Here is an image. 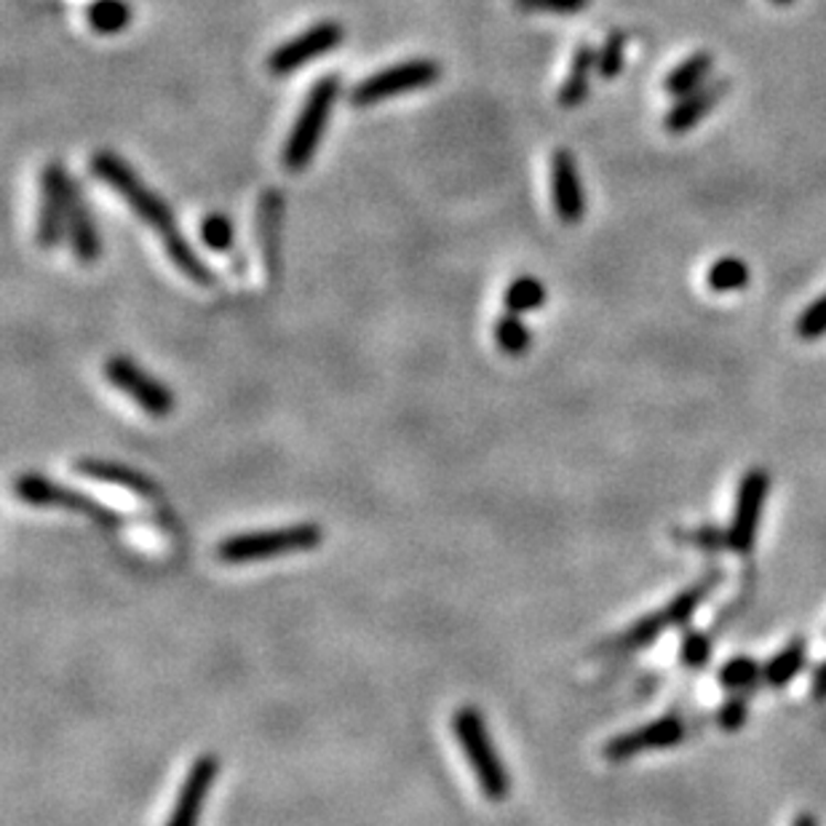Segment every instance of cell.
Here are the masks:
<instances>
[{"instance_id":"obj_22","label":"cell","mask_w":826,"mask_h":826,"mask_svg":"<svg viewBox=\"0 0 826 826\" xmlns=\"http://www.w3.org/2000/svg\"><path fill=\"white\" fill-rule=\"evenodd\" d=\"M805 658H808V651H805V642H792L786 645L784 651H779L762 666V679H765L771 687H786L803 672Z\"/></svg>"},{"instance_id":"obj_9","label":"cell","mask_w":826,"mask_h":826,"mask_svg":"<svg viewBox=\"0 0 826 826\" xmlns=\"http://www.w3.org/2000/svg\"><path fill=\"white\" fill-rule=\"evenodd\" d=\"M343 41H345L343 24L326 19V22L313 24V28H308L305 33L289 37V41L281 43L279 49H273L268 56V71L273 75H289V73L300 71V67L311 65L317 56L334 52V49H337Z\"/></svg>"},{"instance_id":"obj_12","label":"cell","mask_w":826,"mask_h":826,"mask_svg":"<svg viewBox=\"0 0 826 826\" xmlns=\"http://www.w3.org/2000/svg\"><path fill=\"white\" fill-rule=\"evenodd\" d=\"M548 185H551V204L565 225H578L586 217V191L580 180L576 155L559 148L548 161Z\"/></svg>"},{"instance_id":"obj_18","label":"cell","mask_w":826,"mask_h":826,"mask_svg":"<svg viewBox=\"0 0 826 826\" xmlns=\"http://www.w3.org/2000/svg\"><path fill=\"white\" fill-rule=\"evenodd\" d=\"M75 474L94 479V482L116 484V487L126 490V493H135L140 497L159 495L153 479H148L144 474H140V471L129 469V465H121V463H107V460L86 458V460H78V463H75Z\"/></svg>"},{"instance_id":"obj_34","label":"cell","mask_w":826,"mask_h":826,"mask_svg":"<svg viewBox=\"0 0 826 826\" xmlns=\"http://www.w3.org/2000/svg\"><path fill=\"white\" fill-rule=\"evenodd\" d=\"M792 826H818V824H816V818L808 816V813H803V816L794 818V824H792Z\"/></svg>"},{"instance_id":"obj_15","label":"cell","mask_w":826,"mask_h":826,"mask_svg":"<svg viewBox=\"0 0 826 826\" xmlns=\"http://www.w3.org/2000/svg\"><path fill=\"white\" fill-rule=\"evenodd\" d=\"M281 228H283V193L279 187H265L257 199V242H260L262 265L268 281L276 283L281 276Z\"/></svg>"},{"instance_id":"obj_32","label":"cell","mask_w":826,"mask_h":826,"mask_svg":"<svg viewBox=\"0 0 826 826\" xmlns=\"http://www.w3.org/2000/svg\"><path fill=\"white\" fill-rule=\"evenodd\" d=\"M747 720H749V706L743 698H730V701H725L720 706V711H717V725H720L722 730H728V733L741 730L743 725H747Z\"/></svg>"},{"instance_id":"obj_1","label":"cell","mask_w":826,"mask_h":826,"mask_svg":"<svg viewBox=\"0 0 826 826\" xmlns=\"http://www.w3.org/2000/svg\"><path fill=\"white\" fill-rule=\"evenodd\" d=\"M92 174L97 176L99 182H105L110 191L121 195L126 204H129V210L135 212L148 228L159 233L163 249H167V257L174 262V268L180 270L185 279L199 283V287H212V283L217 281L214 270L195 255L191 244H187V238L182 236L172 206H169L153 187L144 185L140 174H137L121 155L110 153V150L94 153Z\"/></svg>"},{"instance_id":"obj_13","label":"cell","mask_w":826,"mask_h":826,"mask_svg":"<svg viewBox=\"0 0 826 826\" xmlns=\"http://www.w3.org/2000/svg\"><path fill=\"white\" fill-rule=\"evenodd\" d=\"M706 591H709V583H701V586H696V589L683 591V594H679L677 599H672L664 610H658V613L636 621L634 626L629 629L621 640H618V647H623V651L647 647V645H653V642L661 636V632H666V629L683 626V623L690 621V615L696 613V608L701 604Z\"/></svg>"},{"instance_id":"obj_21","label":"cell","mask_w":826,"mask_h":826,"mask_svg":"<svg viewBox=\"0 0 826 826\" xmlns=\"http://www.w3.org/2000/svg\"><path fill=\"white\" fill-rule=\"evenodd\" d=\"M752 283V270L741 257H720L706 270V287L717 294L741 292Z\"/></svg>"},{"instance_id":"obj_19","label":"cell","mask_w":826,"mask_h":826,"mask_svg":"<svg viewBox=\"0 0 826 826\" xmlns=\"http://www.w3.org/2000/svg\"><path fill=\"white\" fill-rule=\"evenodd\" d=\"M591 71H597V49L591 43H578L572 52L570 71L565 75V84L559 86L557 103L565 110H576L586 103L591 88Z\"/></svg>"},{"instance_id":"obj_25","label":"cell","mask_w":826,"mask_h":826,"mask_svg":"<svg viewBox=\"0 0 826 826\" xmlns=\"http://www.w3.org/2000/svg\"><path fill=\"white\" fill-rule=\"evenodd\" d=\"M495 343L497 348L508 353V356H519V353H525L529 348L533 334H529L525 321L519 319V313L506 311L495 324Z\"/></svg>"},{"instance_id":"obj_23","label":"cell","mask_w":826,"mask_h":826,"mask_svg":"<svg viewBox=\"0 0 826 826\" xmlns=\"http://www.w3.org/2000/svg\"><path fill=\"white\" fill-rule=\"evenodd\" d=\"M86 22L94 33L116 35L129 28L131 6L126 0H94L86 9Z\"/></svg>"},{"instance_id":"obj_5","label":"cell","mask_w":826,"mask_h":826,"mask_svg":"<svg viewBox=\"0 0 826 826\" xmlns=\"http://www.w3.org/2000/svg\"><path fill=\"white\" fill-rule=\"evenodd\" d=\"M441 65L431 56H415V60L399 62V65H390L386 71L372 73L369 78L358 81L351 92V105L353 107H372L386 103L390 97H399V94L418 92V88H428L439 81Z\"/></svg>"},{"instance_id":"obj_3","label":"cell","mask_w":826,"mask_h":826,"mask_svg":"<svg viewBox=\"0 0 826 826\" xmlns=\"http://www.w3.org/2000/svg\"><path fill=\"white\" fill-rule=\"evenodd\" d=\"M340 94V78L337 75H324L313 84L308 92L305 103H302L298 118H294L292 131H289L287 144H283L281 161L287 167V172L300 174L302 169L311 163L317 155L321 137H324L326 124L332 118V107L337 103Z\"/></svg>"},{"instance_id":"obj_35","label":"cell","mask_w":826,"mask_h":826,"mask_svg":"<svg viewBox=\"0 0 826 826\" xmlns=\"http://www.w3.org/2000/svg\"><path fill=\"white\" fill-rule=\"evenodd\" d=\"M771 3H773V6H792L794 0H771Z\"/></svg>"},{"instance_id":"obj_30","label":"cell","mask_w":826,"mask_h":826,"mask_svg":"<svg viewBox=\"0 0 826 826\" xmlns=\"http://www.w3.org/2000/svg\"><path fill=\"white\" fill-rule=\"evenodd\" d=\"M797 334L803 340H822L826 334V292L813 300L797 319Z\"/></svg>"},{"instance_id":"obj_17","label":"cell","mask_w":826,"mask_h":826,"mask_svg":"<svg viewBox=\"0 0 826 826\" xmlns=\"http://www.w3.org/2000/svg\"><path fill=\"white\" fill-rule=\"evenodd\" d=\"M728 92H730V81L717 78V81H709V84L701 88H696V92L685 94V97H677V103L672 105V110H668L664 118L668 135H687V131L696 129V126L701 124L717 105H720V99Z\"/></svg>"},{"instance_id":"obj_10","label":"cell","mask_w":826,"mask_h":826,"mask_svg":"<svg viewBox=\"0 0 826 826\" xmlns=\"http://www.w3.org/2000/svg\"><path fill=\"white\" fill-rule=\"evenodd\" d=\"M768 490H771V479L762 469H752L743 474L739 495H736L733 519H730L728 533H725V544L733 548L736 554H749L754 548Z\"/></svg>"},{"instance_id":"obj_6","label":"cell","mask_w":826,"mask_h":826,"mask_svg":"<svg viewBox=\"0 0 826 826\" xmlns=\"http://www.w3.org/2000/svg\"><path fill=\"white\" fill-rule=\"evenodd\" d=\"M14 495L19 501L30 503V506L37 508H65V511H75V514H84L92 522L105 527H116L121 522V516L116 514L112 508L103 506L99 501H94L92 495L78 493V490L62 487V484L52 482V479L41 476V474H24L19 476L14 482Z\"/></svg>"},{"instance_id":"obj_7","label":"cell","mask_w":826,"mask_h":826,"mask_svg":"<svg viewBox=\"0 0 826 826\" xmlns=\"http://www.w3.org/2000/svg\"><path fill=\"white\" fill-rule=\"evenodd\" d=\"M105 380L112 388L121 390L124 396H129L142 412H148L150 418H167L174 412V394L163 386L161 380H155L150 372H144L140 364L131 362L129 356H110L103 367Z\"/></svg>"},{"instance_id":"obj_33","label":"cell","mask_w":826,"mask_h":826,"mask_svg":"<svg viewBox=\"0 0 826 826\" xmlns=\"http://www.w3.org/2000/svg\"><path fill=\"white\" fill-rule=\"evenodd\" d=\"M813 690H816L818 698H826V664L818 666L816 679H813Z\"/></svg>"},{"instance_id":"obj_16","label":"cell","mask_w":826,"mask_h":826,"mask_svg":"<svg viewBox=\"0 0 826 826\" xmlns=\"http://www.w3.org/2000/svg\"><path fill=\"white\" fill-rule=\"evenodd\" d=\"M67 242H71L75 260L92 265L99 260L103 255V242H99L97 223H94L92 210H88V199L81 193V187L75 185L71 176L67 182Z\"/></svg>"},{"instance_id":"obj_20","label":"cell","mask_w":826,"mask_h":826,"mask_svg":"<svg viewBox=\"0 0 826 826\" xmlns=\"http://www.w3.org/2000/svg\"><path fill=\"white\" fill-rule=\"evenodd\" d=\"M711 73H715V54L696 52V54L685 56V60L666 75L664 88H666V94H672V97H685V94L696 92V88L709 84Z\"/></svg>"},{"instance_id":"obj_26","label":"cell","mask_w":826,"mask_h":826,"mask_svg":"<svg viewBox=\"0 0 826 826\" xmlns=\"http://www.w3.org/2000/svg\"><path fill=\"white\" fill-rule=\"evenodd\" d=\"M626 46H629V35L623 30H613L608 33V37L602 41L597 52V73L602 75L604 81H613L618 75L623 73L626 67Z\"/></svg>"},{"instance_id":"obj_28","label":"cell","mask_w":826,"mask_h":826,"mask_svg":"<svg viewBox=\"0 0 826 826\" xmlns=\"http://www.w3.org/2000/svg\"><path fill=\"white\" fill-rule=\"evenodd\" d=\"M201 242L212 251H228L236 242V228H233L228 214L214 212L201 223Z\"/></svg>"},{"instance_id":"obj_11","label":"cell","mask_w":826,"mask_h":826,"mask_svg":"<svg viewBox=\"0 0 826 826\" xmlns=\"http://www.w3.org/2000/svg\"><path fill=\"white\" fill-rule=\"evenodd\" d=\"M685 739V725L679 717L666 715L658 717V720L642 725V728L629 730V733L615 736L604 743V757L613 762L621 760H632L636 754H647V752H666V749L679 747Z\"/></svg>"},{"instance_id":"obj_31","label":"cell","mask_w":826,"mask_h":826,"mask_svg":"<svg viewBox=\"0 0 826 826\" xmlns=\"http://www.w3.org/2000/svg\"><path fill=\"white\" fill-rule=\"evenodd\" d=\"M709 658H711L709 636H704L698 632L685 634L683 645H679V661H683L687 668H704L706 664H709Z\"/></svg>"},{"instance_id":"obj_14","label":"cell","mask_w":826,"mask_h":826,"mask_svg":"<svg viewBox=\"0 0 826 826\" xmlns=\"http://www.w3.org/2000/svg\"><path fill=\"white\" fill-rule=\"evenodd\" d=\"M217 775L219 760L214 754H201L199 760H193L191 771H187L185 781H182L180 786V794H176L174 800V808L169 813L163 826H199L201 813H204V803L206 797H210Z\"/></svg>"},{"instance_id":"obj_4","label":"cell","mask_w":826,"mask_h":826,"mask_svg":"<svg viewBox=\"0 0 826 826\" xmlns=\"http://www.w3.org/2000/svg\"><path fill=\"white\" fill-rule=\"evenodd\" d=\"M324 540V529L313 522L289 525L279 529H262V533H244L225 538L217 546V559L225 565L265 562V559L287 557V554L311 551Z\"/></svg>"},{"instance_id":"obj_2","label":"cell","mask_w":826,"mask_h":826,"mask_svg":"<svg viewBox=\"0 0 826 826\" xmlns=\"http://www.w3.org/2000/svg\"><path fill=\"white\" fill-rule=\"evenodd\" d=\"M452 730H455V739L463 749L465 760H469L471 771H474L479 790L490 803H501L508 797L511 781L506 768H503L501 754H497L493 739L487 733V725H484L482 711L476 706H460L452 717Z\"/></svg>"},{"instance_id":"obj_29","label":"cell","mask_w":826,"mask_h":826,"mask_svg":"<svg viewBox=\"0 0 826 826\" xmlns=\"http://www.w3.org/2000/svg\"><path fill=\"white\" fill-rule=\"evenodd\" d=\"M519 11L527 14H580L591 6V0H511Z\"/></svg>"},{"instance_id":"obj_24","label":"cell","mask_w":826,"mask_h":826,"mask_svg":"<svg viewBox=\"0 0 826 826\" xmlns=\"http://www.w3.org/2000/svg\"><path fill=\"white\" fill-rule=\"evenodd\" d=\"M546 302V287L544 281L535 279V276H519L506 287V294H503V305L511 313H527V311H538L540 305Z\"/></svg>"},{"instance_id":"obj_27","label":"cell","mask_w":826,"mask_h":826,"mask_svg":"<svg viewBox=\"0 0 826 826\" xmlns=\"http://www.w3.org/2000/svg\"><path fill=\"white\" fill-rule=\"evenodd\" d=\"M717 677H720V685L725 687V690L739 693V690H747V687H752L757 679L762 677V668L757 666L749 655H736V658H730L728 664L720 668Z\"/></svg>"},{"instance_id":"obj_8","label":"cell","mask_w":826,"mask_h":826,"mask_svg":"<svg viewBox=\"0 0 826 826\" xmlns=\"http://www.w3.org/2000/svg\"><path fill=\"white\" fill-rule=\"evenodd\" d=\"M67 182L71 174L62 163H46L37 176V217L35 242L37 247L54 249L67 233Z\"/></svg>"}]
</instances>
